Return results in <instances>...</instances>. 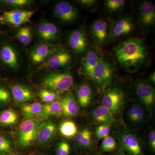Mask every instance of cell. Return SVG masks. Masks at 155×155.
Wrapping results in <instances>:
<instances>
[{
	"mask_svg": "<svg viewBox=\"0 0 155 155\" xmlns=\"http://www.w3.org/2000/svg\"><path fill=\"white\" fill-rule=\"evenodd\" d=\"M117 61L126 69L141 66L147 57L146 48L140 39H129L118 45L114 49Z\"/></svg>",
	"mask_w": 155,
	"mask_h": 155,
	"instance_id": "6da1fadb",
	"label": "cell"
},
{
	"mask_svg": "<svg viewBox=\"0 0 155 155\" xmlns=\"http://www.w3.org/2000/svg\"><path fill=\"white\" fill-rule=\"evenodd\" d=\"M42 83L45 88L58 94L68 91L73 85L74 78L69 71L52 72L44 77Z\"/></svg>",
	"mask_w": 155,
	"mask_h": 155,
	"instance_id": "7a4b0ae2",
	"label": "cell"
},
{
	"mask_svg": "<svg viewBox=\"0 0 155 155\" xmlns=\"http://www.w3.org/2000/svg\"><path fill=\"white\" fill-rule=\"evenodd\" d=\"M42 123L35 118H25L19 125L18 141L22 147L31 146L37 138Z\"/></svg>",
	"mask_w": 155,
	"mask_h": 155,
	"instance_id": "3957f363",
	"label": "cell"
},
{
	"mask_svg": "<svg viewBox=\"0 0 155 155\" xmlns=\"http://www.w3.org/2000/svg\"><path fill=\"white\" fill-rule=\"evenodd\" d=\"M117 138L121 152L127 155H143L141 143L133 131L122 129L118 133Z\"/></svg>",
	"mask_w": 155,
	"mask_h": 155,
	"instance_id": "277c9868",
	"label": "cell"
},
{
	"mask_svg": "<svg viewBox=\"0 0 155 155\" xmlns=\"http://www.w3.org/2000/svg\"><path fill=\"white\" fill-rule=\"evenodd\" d=\"M114 69L110 64L104 58H100L95 68L91 80L101 89L111 85L113 79Z\"/></svg>",
	"mask_w": 155,
	"mask_h": 155,
	"instance_id": "5b68a950",
	"label": "cell"
},
{
	"mask_svg": "<svg viewBox=\"0 0 155 155\" xmlns=\"http://www.w3.org/2000/svg\"><path fill=\"white\" fill-rule=\"evenodd\" d=\"M20 62L19 53L11 43L0 41V64L7 69L16 70L19 68Z\"/></svg>",
	"mask_w": 155,
	"mask_h": 155,
	"instance_id": "8992f818",
	"label": "cell"
},
{
	"mask_svg": "<svg viewBox=\"0 0 155 155\" xmlns=\"http://www.w3.org/2000/svg\"><path fill=\"white\" fill-rule=\"evenodd\" d=\"M125 100V94L122 90L114 86L103 95L101 103L102 106L107 108L115 116L122 110Z\"/></svg>",
	"mask_w": 155,
	"mask_h": 155,
	"instance_id": "52a82bcc",
	"label": "cell"
},
{
	"mask_svg": "<svg viewBox=\"0 0 155 155\" xmlns=\"http://www.w3.org/2000/svg\"><path fill=\"white\" fill-rule=\"evenodd\" d=\"M34 11L15 9L4 11L0 15V22L14 28H18L29 22Z\"/></svg>",
	"mask_w": 155,
	"mask_h": 155,
	"instance_id": "ba28073f",
	"label": "cell"
},
{
	"mask_svg": "<svg viewBox=\"0 0 155 155\" xmlns=\"http://www.w3.org/2000/svg\"><path fill=\"white\" fill-rule=\"evenodd\" d=\"M72 62V56L69 52L60 47L45 61L41 68L52 70L64 69L69 67Z\"/></svg>",
	"mask_w": 155,
	"mask_h": 155,
	"instance_id": "9c48e42d",
	"label": "cell"
},
{
	"mask_svg": "<svg viewBox=\"0 0 155 155\" xmlns=\"http://www.w3.org/2000/svg\"><path fill=\"white\" fill-rule=\"evenodd\" d=\"M136 94L140 103L148 110H151L154 105L155 93L151 85L144 82L139 81L134 84Z\"/></svg>",
	"mask_w": 155,
	"mask_h": 155,
	"instance_id": "30bf717a",
	"label": "cell"
},
{
	"mask_svg": "<svg viewBox=\"0 0 155 155\" xmlns=\"http://www.w3.org/2000/svg\"><path fill=\"white\" fill-rule=\"evenodd\" d=\"M60 48V47L48 42L39 44L31 50V60L34 64L44 63L50 56Z\"/></svg>",
	"mask_w": 155,
	"mask_h": 155,
	"instance_id": "8fae6325",
	"label": "cell"
},
{
	"mask_svg": "<svg viewBox=\"0 0 155 155\" xmlns=\"http://www.w3.org/2000/svg\"><path fill=\"white\" fill-rule=\"evenodd\" d=\"M54 15L64 23H69L75 21L78 16L77 9L67 2H61L54 8Z\"/></svg>",
	"mask_w": 155,
	"mask_h": 155,
	"instance_id": "7c38bea8",
	"label": "cell"
},
{
	"mask_svg": "<svg viewBox=\"0 0 155 155\" xmlns=\"http://www.w3.org/2000/svg\"><path fill=\"white\" fill-rule=\"evenodd\" d=\"M67 42L69 47L76 54L83 53L88 44L86 33L81 28L71 31L68 35Z\"/></svg>",
	"mask_w": 155,
	"mask_h": 155,
	"instance_id": "4fadbf2b",
	"label": "cell"
},
{
	"mask_svg": "<svg viewBox=\"0 0 155 155\" xmlns=\"http://www.w3.org/2000/svg\"><path fill=\"white\" fill-rule=\"evenodd\" d=\"M90 32L97 42L99 44H103L110 36V30L109 22L104 19H97L92 24Z\"/></svg>",
	"mask_w": 155,
	"mask_h": 155,
	"instance_id": "5bb4252c",
	"label": "cell"
},
{
	"mask_svg": "<svg viewBox=\"0 0 155 155\" xmlns=\"http://www.w3.org/2000/svg\"><path fill=\"white\" fill-rule=\"evenodd\" d=\"M37 34L39 38L43 41H55L60 38L61 33L55 24L47 20H42L38 26Z\"/></svg>",
	"mask_w": 155,
	"mask_h": 155,
	"instance_id": "9a60e30c",
	"label": "cell"
},
{
	"mask_svg": "<svg viewBox=\"0 0 155 155\" xmlns=\"http://www.w3.org/2000/svg\"><path fill=\"white\" fill-rule=\"evenodd\" d=\"M12 98L17 104H25L34 99V93L28 87L20 84H15L10 87Z\"/></svg>",
	"mask_w": 155,
	"mask_h": 155,
	"instance_id": "2e32d148",
	"label": "cell"
},
{
	"mask_svg": "<svg viewBox=\"0 0 155 155\" xmlns=\"http://www.w3.org/2000/svg\"><path fill=\"white\" fill-rule=\"evenodd\" d=\"M75 95L78 106L84 109L87 107L93 99V90L91 85L87 82H83L76 88Z\"/></svg>",
	"mask_w": 155,
	"mask_h": 155,
	"instance_id": "e0dca14e",
	"label": "cell"
},
{
	"mask_svg": "<svg viewBox=\"0 0 155 155\" xmlns=\"http://www.w3.org/2000/svg\"><path fill=\"white\" fill-rule=\"evenodd\" d=\"M61 104L62 114L65 117H73L79 112V106L72 93L68 92L58 100Z\"/></svg>",
	"mask_w": 155,
	"mask_h": 155,
	"instance_id": "ac0fdd59",
	"label": "cell"
},
{
	"mask_svg": "<svg viewBox=\"0 0 155 155\" xmlns=\"http://www.w3.org/2000/svg\"><path fill=\"white\" fill-rule=\"evenodd\" d=\"M139 10L140 22L143 26L149 27L154 25L155 8L153 3L150 1H143Z\"/></svg>",
	"mask_w": 155,
	"mask_h": 155,
	"instance_id": "d6986e66",
	"label": "cell"
},
{
	"mask_svg": "<svg viewBox=\"0 0 155 155\" xmlns=\"http://www.w3.org/2000/svg\"><path fill=\"white\" fill-rule=\"evenodd\" d=\"M100 57L96 52L91 50L86 53L81 63L80 72L82 75L91 80L95 68Z\"/></svg>",
	"mask_w": 155,
	"mask_h": 155,
	"instance_id": "ffe728a7",
	"label": "cell"
},
{
	"mask_svg": "<svg viewBox=\"0 0 155 155\" xmlns=\"http://www.w3.org/2000/svg\"><path fill=\"white\" fill-rule=\"evenodd\" d=\"M75 140L78 147L84 151H90L94 147L93 132L88 127H84L78 130Z\"/></svg>",
	"mask_w": 155,
	"mask_h": 155,
	"instance_id": "44dd1931",
	"label": "cell"
},
{
	"mask_svg": "<svg viewBox=\"0 0 155 155\" xmlns=\"http://www.w3.org/2000/svg\"><path fill=\"white\" fill-rule=\"evenodd\" d=\"M57 126L52 119H49L42 123L37 138V141L39 145L46 144L55 135Z\"/></svg>",
	"mask_w": 155,
	"mask_h": 155,
	"instance_id": "7402d4cb",
	"label": "cell"
},
{
	"mask_svg": "<svg viewBox=\"0 0 155 155\" xmlns=\"http://www.w3.org/2000/svg\"><path fill=\"white\" fill-rule=\"evenodd\" d=\"M134 25L129 18L124 17L118 20L113 25L110 30V36L116 38L126 35L133 30Z\"/></svg>",
	"mask_w": 155,
	"mask_h": 155,
	"instance_id": "603a6c76",
	"label": "cell"
},
{
	"mask_svg": "<svg viewBox=\"0 0 155 155\" xmlns=\"http://www.w3.org/2000/svg\"><path fill=\"white\" fill-rule=\"evenodd\" d=\"M91 119L95 124L111 125L116 121L114 115L102 106L97 107L91 114Z\"/></svg>",
	"mask_w": 155,
	"mask_h": 155,
	"instance_id": "cb8c5ba5",
	"label": "cell"
},
{
	"mask_svg": "<svg viewBox=\"0 0 155 155\" xmlns=\"http://www.w3.org/2000/svg\"><path fill=\"white\" fill-rule=\"evenodd\" d=\"M125 116L130 123L137 124L144 122L146 119L147 115L143 107L134 104L127 108Z\"/></svg>",
	"mask_w": 155,
	"mask_h": 155,
	"instance_id": "d4e9b609",
	"label": "cell"
},
{
	"mask_svg": "<svg viewBox=\"0 0 155 155\" xmlns=\"http://www.w3.org/2000/svg\"><path fill=\"white\" fill-rule=\"evenodd\" d=\"M62 114V107L59 101L43 105L41 111L36 117L39 120L48 119L51 116H60Z\"/></svg>",
	"mask_w": 155,
	"mask_h": 155,
	"instance_id": "484cf974",
	"label": "cell"
},
{
	"mask_svg": "<svg viewBox=\"0 0 155 155\" xmlns=\"http://www.w3.org/2000/svg\"><path fill=\"white\" fill-rule=\"evenodd\" d=\"M59 130L62 136L70 139L75 137L78 130L75 122L71 120H66L61 122Z\"/></svg>",
	"mask_w": 155,
	"mask_h": 155,
	"instance_id": "4316f807",
	"label": "cell"
},
{
	"mask_svg": "<svg viewBox=\"0 0 155 155\" xmlns=\"http://www.w3.org/2000/svg\"><path fill=\"white\" fill-rule=\"evenodd\" d=\"M43 105L40 103L35 102L24 104L20 108L21 112L26 118L36 117L41 111Z\"/></svg>",
	"mask_w": 155,
	"mask_h": 155,
	"instance_id": "83f0119b",
	"label": "cell"
},
{
	"mask_svg": "<svg viewBox=\"0 0 155 155\" xmlns=\"http://www.w3.org/2000/svg\"><path fill=\"white\" fill-rule=\"evenodd\" d=\"M18 119V114L14 110L7 109L0 114V125L6 126L14 125L17 123Z\"/></svg>",
	"mask_w": 155,
	"mask_h": 155,
	"instance_id": "f1b7e54d",
	"label": "cell"
},
{
	"mask_svg": "<svg viewBox=\"0 0 155 155\" xmlns=\"http://www.w3.org/2000/svg\"><path fill=\"white\" fill-rule=\"evenodd\" d=\"M15 37L22 44L28 45L32 41V31L29 26H23L17 31Z\"/></svg>",
	"mask_w": 155,
	"mask_h": 155,
	"instance_id": "f546056e",
	"label": "cell"
},
{
	"mask_svg": "<svg viewBox=\"0 0 155 155\" xmlns=\"http://www.w3.org/2000/svg\"><path fill=\"white\" fill-rule=\"evenodd\" d=\"M118 146L115 139L109 135L103 139L101 145V149L104 152H112L117 149Z\"/></svg>",
	"mask_w": 155,
	"mask_h": 155,
	"instance_id": "4dcf8cb0",
	"label": "cell"
},
{
	"mask_svg": "<svg viewBox=\"0 0 155 155\" xmlns=\"http://www.w3.org/2000/svg\"><path fill=\"white\" fill-rule=\"evenodd\" d=\"M38 95L40 99L46 104L55 101L58 98L57 93L45 87L40 89L38 91Z\"/></svg>",
	"mask_w": 155,
	"mask_h": 155,
	"instance_id": "1f68e13d",
	"label": "cell"
},
{
	"mask_svg": "<svg viewBox=\"0 0 155 155\" xmlns=\"http://www.w3.org/2000/svg\"><path fill=\"white\" fill-rule=\"evenodd\" d=\"M31 3L32 1L30 0H0V6L17 8L28 6Z\"/></svg>",
	"mask_w": 155,
	"mask_h": 155,
	"instance_id": "d6a6232c",
	"label": "cell"
},
{
	"mask_svg": "<svg viewBox=\"0 0 155 155\" xmlns=\"http://www.w3.org/2000/svg\"><path fill=\"white\" fill-rule=\"evenodd\" d=\"M11 141L4 134L0 133V155H5L12 153Z\"/></svg>",
	"mask_w": 155,
	"mask_h": 155,
	"instance_id": "836d02e7",
	"label": "cell"
},
{
	"mask_svg": "<svg viewBox=\"0 0 155 155\" xmlns=\"http://www.w3.org/2000/svg\"><path fill=\"white\" fill-rule=\"evenodd\" d=\"M105 6L108 11L116 12L120 11L125 6V1L124 0H107L105 1Z\"/></svg>",
	"mask_w": 155,
	"mask_h": 155,
	"instance_id": "e575fe53",
	"label": "cell"
},
{
	"mask_svg": "<svg viewBox=\"0 0 155 155\" xmlns=\"http://www.w3.org/2000/svg\"><path fill=\"white\" fill-rule=\"evenodd\" d=\"M11 91L4 84L0 83V104H7L12 99Z\"/></svg>",
	"mask_w": 155,
	"mask_h": 155,
	"instance_id": "d590c367",
	"label": "cell"
},
{
	"mask_svg": "<svg viewBox=\"0 0 155 155\" xmlns=\"http://www.w3.org/2000/svg\"><path fill=\"white\" fill-rule=\"evenodd\" d=\"M111 125L109 124H101L96 128L95 133L97 138L101 139L110 135Z\"/></svg>",
	"mask_w": 155,
	"mask_h": 155,
	"instance_id": "8d00e7d4",
	"label": "cell"
},
{
	"mask_svg": "<svg viewBox=\"0 0 155 155\" xmlns=\"http://www.w3.org/2000/svg\"><path fill=\"white\" fill-rule=\"evenodd\" d=\"M71 147L67 141H61L57 145L56 147V155H70Z\"/></svg>",
	"mask_w": 155,
	"mask_h": 155,
	"instance_id": "74e56055",
	"label": "cell"
},
{
	"mask_svg": "<svg viewBox=\"0 0 155 155\" xmlns=\"http://www.w3.org/2000/svg\"><path fill=\"white\" fill-rule=\"evenodd\" d=\"M148 142L151 149L155 151V130L152 129L150 131L148 135Z\"/></svg>",
	"mask_w": 155,
	"mask_h": 155,
	"instance_id": "f35d334b",
	"label": "cell"
},
{
	"mask_svg": "<svg viewBox=\"0 0 155 155\" xmlns=\"http://www.w3.org/2000/svg\"><path fill=\"white\" fill-rule=\"evenodd\" d=\"M76 2L80 5L87 8L94 5L96 3V1L94 0H78Z\"/></svg>",
	"mask_w": 155,
	"mask_h": 155,
	"instance_id": "ab89813d",
	"label": "cell"
},
{
	"mask_svg": "<svg viewBox=\"0 0 155 155\" xmlns=\"http://www.w3.org/2000/svg\"><path fill=\"white\" fill-rule=\"evenodd\" d=\"M150 81L151 82L153 85L155 84V71L153 72L150 75Z\"/></svg>",
	"mask_w": 155,
	"mask_h": 155,
	"instance_id": "60d3db41",
	"label": "cell"
},
{
	"mask_svg": "<svg viewBox=\"0 0 155 155\" xmlns=\"http://www.w3.org/2000/svg\"><path fill=\"white\" fill-rule=\"evenodd\" d=\"M0 35L8 37L11 38H13V37L10 36L8 34L6 33L5 32H4L2 31L1 30V29H0Z\"/></svg>",
	"mask_w": 155,
	"mask_h": 155,
	"instance_id": "b9f144b4",
	"label": "cell"
},
{
	"mask_svg": "<svg viewBox=\"0 0 155 155\" xmlns=\"http://www.w3.org/2000/svg\"><path fill=\"white\" fill-rule=\"evenodd\" d=\"M114 155H127L126 154H125L124 153H123L122 152H118L117 153H116V154H115Z\"/></svg>",
	"mask_w": 155,
	"mask_h": 155,
	"instance_id": "7bdbcfd3",
	"label": "cell"
},
{
	"mask_svg": "<svg viewBox=\"0 0 155 155\" xmlns=\"http://www.w3.org/2000/svg\"><path fill=\"white\" fill-rule=\"evenodd\" d=\"M5 155H18V154L15 153H10L8 154H6Z\"/></svg>",
	"mask_w": 155,
	"mask_h": 155,
	"instance_id": "ee69618b",
	"label": "cell"
},
{
	"mask_svg": "<svg viewBox=\"0 0 155 155\" xmlns=\"http://www.w3.org/2000/svg\"></svg>",
	"mask_w": 155,
	"mask_h": 155,
	"instance_id": "f6af8a7d",
	"label": "cell"
}]
</instances>
